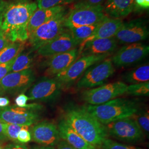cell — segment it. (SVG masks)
Instances as JSON below:
<instances>
[{"instance_id":"cell-30","label":"cell","mask_w":149,"mask_h":149,"mask_svg":"<svg viewBox=\"0 0 149 149\" xmlns=\"http://www.w3.org/2000/svg\"><path fill=\"white\" fill-rule=\"evenodd\" d=\"M74 0H37L38 8H49L72 3Z\"/></svg>"},{"instance_id":"cell-34","label":"cell","mask_w":149,"mask_h":149,"mask_svg":"<svg viewBox=\"0 0 149 149\" xmlns=\"http://www.w3.org/2000/svg\"><path fill=\"white\" fill-rule=\"evenodd\" d=\"M29 127L23 128L19 132L17 136V141L21 143H27L31 140V134L28 130Z\"/></svg>"},{"instance_id":"cell-26","label":"cell","mask_w":149,"mask_h":149,"mask_svg":"<svg viewBox=\"0 0 149 149\" xmlns=\"http://www.w3.org/2000/svg\"><path fill=\"white\" fill-rule=\"evenodd\" d=\"M98 23L90 26L74 27L68 29L75 42L80 45L81 43H83L93 34L96 29Z\"/></svg>"},{"instance_id":"cell-22","label":"cell","mask_w":149,"mask_h":149,"mask_svg":"<svg viewBox=\"0 0 149 149\" xmlns=\"http://www.w3.org/2000/svg\"><path fill=\"white\" fill-rule=\"evenodd\" d=\"M66 8L65 6H56L49 8H38L33 12L28 26L29 37L31 33L38 27L52 19ZM29 39V38H28Z\"/></svg>"},{"instance_id":"cell-21","label":"cell","mask_w":149,"mask_h":149,"mask_svg":"<svg viewBox=\"0 0 149 149\" xmlns=\"http://www.w3.org/2000/svg\"><path fill=\"white\" fill-rule=\"evenodd\" d=\"M60 139L76 149H96V146L88 143L77 133L64 119L58 125Z\"/></svg>"},{"instance_id":"cell-29","label":"cell","mask_w":149,"mask_h":149,"mask_svg":"<svg viewBox=\"0 0 149 149\" xmlns=\"http://www.w3.org/2000/svg\"><path fill=\"white\" fill-rule=\"evenodd\" d=\"M3 125L7 138L13 141H17V136L21 130L23 128L29 127L28 126L6 123H3Z\"/></svg>"},{"instance_id":"cell-12","label":"cell","mask_w":149,"mask_h":149,"mask_svg":"<svg viewBox=\"0 0 149 149\" xmlns=\"http://www.w3.org/2000/svg\"><path fill=\"white\" fill-rule=\"evenodd\" d=\"M148 27L142 19L123 22L114 38L118 43L130 44L139 43L149 37Z\"/></svg>"},{"instance_id":"cell-39","label":"cell","mask_w":149,"mask_h":149,"mask_svg":"<svg viewBox=\"0 0 149 149\" xmlns=\"http://www.w3.org/2000/svg\"><path fill=\"white\" fill-rule=\"evenodd\" d=\"M56 145V149H76L64 140L60 141Z\"/></svg>"},{"instance_id":"cell-6","label":"cell","mask_w":149,"mask_h":149,"mask_svg":"<svg viewBox=\"0 0 149 149\" xmlns=\"http://www.w3.org/2000/svg\"><path fill=\"white\" fill-rule=\"evenodd\" d=\"M114 72L111 59H104L87 70L78 81L76 87L78 89H90L102 85Z\"/></svg>"},{"instance_id":"cell-18","label":"cell","mask_w":149,"mask_h":149,"mask_svg":"<svg viewBox=\"0 0 149 149\" xmlns=\"http://www.w3.org/2000/svg\"><path fill=\"white\" fill-rule=\"evenodd\" d=\"M117 43L114 37L98 39L88 42L80 45L78 49V58L88 55H110L116 49Z\"/></svg>"},{"instance_id":"cell-33","label":"cell","mask_w":149,"mask_h":149,"mask_svg":"<svg viewBox=\"0 0 149 149\" xmlns=\"http://www.w3.org/2000/svg\"><path fill=\"white\" fill-rule=\"evenodd\" d=\"M149 0H134L133 11L140 12L149 10Z\"/></svg>"},{"instance_id":"cell-13","label":"cell","mask_w":149,"mask_h":149,"mask_svg":"<svg viewBox=\"0 0 149 149\" xmlns=\"http://www.w3.org/2000/svg\"><path fill=\"white\" fill-rule=\"evenodd\" d=\"M35 80L32 70L10 72L0 81V86L5 93H16L28 88Z\"/></svg>"},{"instance_id":"cell-27","label":"cell","mask_w":149,"mask_h":149,"mask_svg":"<svg viewBox=\"0 0 149 149\" xmlns=\"http://www.w3.org/2000/svg\"><path fill=\"white\" fill-rule=\"evenodd\" d=\"M132 118L138 124L139 127L142 130L144 134L149 135V111L146 110L138 111L133 114Z\"/></svg>"},{"instance_id":"cell-11","label":"cell","mask_w":149,"mask_h":149,"mask_svg":"<svg viewBox=\"0 0 149 149\" xmlns=\"http://www.w3.org/2000/svg\"><path fill=\"white\" fill-rule=\"evenodd\" d=\"M63 87L55 78L44 77L32 86L28 92L29 100L54 101L61 95Z\"/></svg>"},{"instance_id":"cell-32","label":"cell","mask_w":149,"mask_h":149,"mask_svg":"<svg viewBox=\"0 0 149 149\" xmlns=\"http://www.w3.org/2000/svg\"><path fill=\"white\" fill-rule=\"evenodd\" d=\"M28 100H29V98L27 95L23 93H21L17 96V97L15 100L16 106L18 107L27 108H32L37 107V105L35 104H27V102Z\"/></svg>"},{"instance_id":"cell-9","label":"cell","mask_w":149,"mask_h":149,"mask_svg":"<svg viewBox=\"0 0 149 149\" xmlns=\"http://www.w3.org/2000/svg\"><path fill=\"white\" fill-rule=\"evenodd\" d=\"M128 85L122 81L100 86L84 91L82 99L90 105H99L125 93Z\"/></svg>"},{"instance_id":"cell-17","label":"cell","mask_w":149,"mask_h":149,"mask_svg":"<svg viewBox=\"0 0 149 149\" xmlns=\"http://www.w3.org/2000/svg\"><path fill=\"white\" fill-rule=\"evenodd\" d=\"M79 50L74 48L67 52L49 57L46 62L45 77L56 76L67 69L78 58Z\"/></svg>"},{"instance_id":"cell-8","label":"cell","mask_w":149,"mask_h":149,"mask_svg":"<svg viewBox=\"0 0 149 149\" xmlns=\"http://www.w3.org/2000/svg\"><path fill=\"white\" fill-rule=\"evenodd\" d=\"M108 134L120 141L135 143L143 141L144 134L138 124L130 117L119 119L107 124Z\"/></svg>"},{"instance_id":"cell-3","label":"cell","mask_w":149,"mask_h":149,"mask_svg":"<svg viewBox=\"0 0 149 149\" xmlns=\"http://www.w3.org/2000/svg\"><path fill=\"white\" fill-rule=\"evenodd\" d=\"M84 107L103 125L130 117L139 110L137 102L124 98H115L102 104Z\"/></svg>"},{"instance_id":"cell-5","label":"cell","mask_w":149,"mask_h":149,"mask_svg":"<svg viewBox=\"0 0 149 149\" xmlns=\"http://www.w3.org/2000/svg\"><path fill=\"white\" fill-rule=\"evenodd\" d=\"M103 6H92L77 3L69 11L65 26L68 29L95 24L105 17Z\"/></svg>"},{"instance_id":"cell-41","label":"cell","mask_w":149,"mask_h":149,"mask_svg":"<svg viewBox=\"0 0 149 149\" xmlns=\"http://www.w3.org/2000/svg\"><path fill=\"white\" fill-rule=\"evenodd\" d=\"M10 103V101L6 97L0 96V107H7Z\"/></svg>"},{"instance_id":"cell-2","label":"cell","mask_w":149,"mask_h":149,"mask_svg":"<svg viewBox=\"0 0 149 149\" xmlns=\"http://www.w3.org/2000/svg\"><path fill=\"white\" fill-rule=\"evenodd\" d=\"M64 119L87 142L95 146L101 145L108 136L104 125L98 122L84 107H70Z\"/></svg>"},{"instance_id":"cell-24","label":"cell","mask_w":149,"mask_h":149,"mask_svg":"<svg viewBox=\"0 0 149 149\" xmlns=\"http://www.w3.org/2000/svg\"><path fill=\"white\" fill-rule=\"evenodd\" d=\"M32 52L33 50L30 52H23V50L19 54L14 60L10 72H19L30 69L34 59Z\"/></svg>"},{"instance_id":"cell-46","label":"cell","mask_w":149,"mask_h":149,"mask_svg":"<svg viewBox=\"0 0 149 149\" xmlns=\"http://www.w3.org/2000/svg\"><path fill=\"white\" fill-rule=\"evenodd\" d=\"M0 149H2V148H1V146H0Z\"/></svg>"},{"instance_id":"cell-23","label":"cell","mask_w":149,"mask_h":149,"mask_svg":"<svg viewBox=\"0 0 149 149\" xmlns=\"http://www.w3.org/2000/svg\"><path fill=\"white\" fill-rule=\"evenodd\" d=\"M123 80L130 84H136L149 81V64H145L125 74Z\"/></svg>"},{"instance_id":"cell-7","label":"cell","mask_w":149,"mask_h":149,"mask_svg":"<svg viewBox=\"0 0 149 149\" xmlns=\"http://www.w3.org/2000/svg\"><path fill=\"white\" fill-rule=\"evenodd\" d=\"M109 55V54L88 55L79 58L67 69L56 74L55 79L61 84L63 89L69 87L80 79L90 67L106 59Z\"/></svg>"},{"instance_id":"cell-31","label":"cell","mask_w":149,"mask_h":149,"mask_svg":"<svg viewBox=\"0 0 149 149\" xmlns=\"http://www.w3.org/2000/svg\"><path fill=\"white\" fill-rule=\"evenodd\" d=\"M101 146L102 149H143L135 146L119 143L109 139H106Z\"/></svg>"},{"instance_id":"cell-1","label":"cell","mask_w":149,"mask_h":149,"mask_svg":"<svg viewBox=\"0 0 149 149\" xmlns=\"http://www.w3.org/2000/svg\"><path fill=\"white\" fill-rule=\"evenodd\" d=\"M37 8V3L31 1L15 2L8 6L0 29L10 42H26L28 40L29 22Z\"/></svg>"},{"instance_id":"cell-4","label":"cell","mask_w":149,"mask_h":149,"mask_svg":"<svg viewBox=\"0 0 149 149\" xmlns=\"http://www.w3.org/2000/svg\"><path fill=\"white\" fill-rule=\"evenodd\" d=\"M69 11L66 8L31 33L28 40L33 51H37L68 29L65 22Z\"/></svg>"},{"instance_id":"cell-10","label":"cell","mask_w":149,"mask_h":149,"mask_svg":"<svg viewBox=\"0 0 149 149\" xmlns=\"http://www.w3.org/2000/svg\"><path fill=\"white\" fill-rule=\"evenodd\" d=\"M149 53V45L141 43L126 44L118 50L111 60L117 67H127L141 61Z\"/></svg>"},{"instance_id":"cell-25","label":"cell","mask_w":149,"mask_h":149,"mask_svg":"<svg viewBox=\"0 0 149 149\" xmlns=\"http://www.w3.org/2000/svg\"><path fill=\"white\" fill-rule=\"evenodd\" d=\"M24 43L19 42L10 43L0 51V64L9 62L15 59L24 50Z\"/></svg>"},{"instance_id":"cell-42","label":"cell","mask_w":149,"mask_h":149,"mask_svg":"<svg viewBox=\"0 0 149 149\" xmlns=\"http://www.w3.org/2000/svg\"><path fill=\"white\" fill-rule=\"evenodd\" d=\"M8 139L6 135L5 132V129L3 127V123L0 121V141H4Z\"/></svg>"},{"instance_id":"cell-35","label":"cell","mask_w":149,"mask_h":149,"mask_svg":"<svg viewBox=\"0 0 149 149\" xmlns=\"http://www.w3.org/2000/svg\"><path fill=\"white\" fill-rule=\"evenodd\" d=\"M15 59L10 61L9 62L0 64V81L2 80L6 74L10 72L11 67Z\"/></svg>"},{"instance_id":"cell-43","label":"cell","mask_w":149,"mask_h":149,"mask_svg":"<svg viewBox=\"0 0 149 149\" xmlns=\"http://www.w3.org/2000/svg\"><path fill=\"white\" fill-rule=\"evenodd\" d=\"M32 149H55L52 146H36L33 148Z\"/></svg>"},{"instance_id":"cell-28","label":"cell","mask_w":149,"mask_h":149,"mask_svg":"<svg viewBox=\"0 0 149 149\" xmlns=\"http://www.w3.org/2000/svg\"><path fill=\"white\" fill-rule=\"evenodd\" d=\"M125 93L130 96H149V81L128 86Z\"/></svg>"},{"instance_id":"cell-36","label":"cell","mask_w":149,"mask_h":149,"mask_svg":"<svg viewBox=\"0 0 149 149\" xmlns=\"http://www.w3.org/2000/svg\"><path fill=\"white\" fill-rule=\"evenodd\" d=\"M106 0H81L78 3L84 5L98 6H103V3L106 2Z\"/></svg>"},{"instance_id":"cell-14","label":"cell","mask_w":149,"mask_h":149,"mask_svg":"<svg viewBox=\"0 0 149 149\" xmlns=\"http://www.w3.org/2000/svg\"><path fill=\"white\" fill-rule=\"evenodd\" d=\"M39 119L37 113L27 108L0 107V121L3 123L29 127Z\"/></svg>"},{"instance_id":"cell-40","label":"cell","mask_w":149,"mask_h":149,"mask_svg":"<svg viewBox=\"0 0 149 149\" xmlns=\"http://www.w3.org/2000/svg\"><path fill=\"white\" fill-rule=\"evenodd\" d=\"M4 149H28L26 146L18 144H11L7 145Z\"/></svg>"},{"instance_id":"cell-20","label":"cell","mask_w":149,"mask_h":149,"mask_svg":"<svg viewBox=\"0 0 149 149\" xmlns=\"http://www.w3.org/2000/svg\"><path fill=\"white\" fill-rule=\"evenodd\" d=\"M134 0H106L103 13L109 17L123 19L133 11Z\"/></svg>"},{"instance_id":"cell-16","label":"cell","mask_w":149,"mask_h":149,"mask_svg":"<svg viewBox=\"0 0 149 149\" xmlns=\"http://www.w3.org/2000/svg\"><path fill=\"white\" fill-rule=\"evenodd\" d=\"M30 133L32 140L43 146H53L60 141L58 128L53 123H39L33 127Z\"/></svg>"},{"instance_id":"cell-45","label":"cell","mask_w":149,"mask_h":149,"mask_svg":"<svg viewBox=\"0 0 149 149\" xmlns=\"http://www.w3.org/2000/svg\"><path fill=\"white\" fill-rule=\"evenodd\" d=\"M16 1V2H29L31 1V0H15Z\"/></svg>"},{"instance_id":"cell-44","label":"cell","mask_w":149,"mask_h":149,"mask_svg":"<svg viewBox=\"0 0 149 149\" xmlns=\"http://www.w3.org/2000/svg\"><path fill=\"white\" fill-rule=\"evenodd\" d=\"M5 93H6L5 92V91L3 90V89L2 88V87H1V86H0V96L3 95L5 94Z\"/></svg>"},{"instance_id":"cell-15","label":"cell","mask_w":149,"mask_h":149,"mask_svg":"<svg viewBox=\"0 0 149 149\" xmlns=\"http://www.w3.org/2000/svg\"><path fill=\"white\" fill-rule=\"evenodd\" d=\"M79 46L68 29L59 36L44 44L37 50L38 54L43 57L49 58L56 54L70 51Z\"/></svg>"},{"instance_id":"cell-37","label":"cell","mask_w":149,"mask_h":149,"mask_svg":"<svg viewBox=\"0 0 149 149\" xmlns=\"http://www.w3.org/2000/svg\"><path fill=\"white\" fill-rule=\"evenodd\" d=\"M9 4L10 3L6 0H0V27L1 26L6 9Z\"/></svg>"},{"instance_id":"cell-38","label":"cell","mask_w":149,"mask_h":149,"mask_svg":"<svg viewBox=\"0 0 149 149\" xmlns=\"http://www.w3.org/2000/svg\"><path fill=\"white\" fill-rule=\"evenodd\" d=\"M11 42L9 41L5 33L0 29V51L5 48Z\"/></svg>"},{"instance_id":"cell-19","label":"cell","mask_w":149,"mask_h":149,"mask_svg":"<svg viewBox=\"0 0 149 149\" xmlns=\"http://www.w3.org/2000/svg\"><path fill=\"white\" fill-rule=\"evenodd\" d=\"M123 23L122 19L105 16L101 21L98 23L93 34L80 45L95 39L114 37Z\"/></svg>"}]
</instances>
